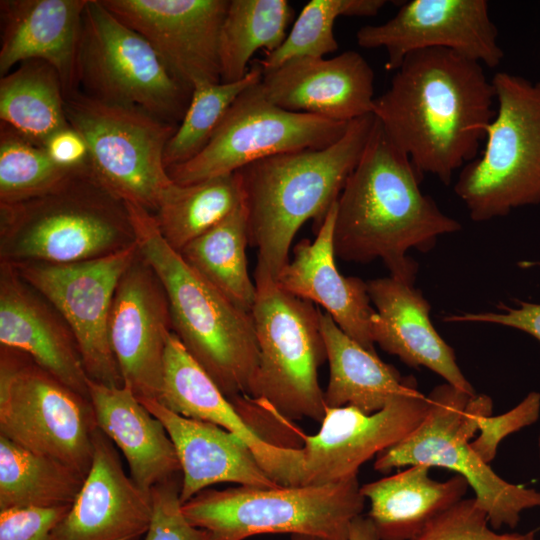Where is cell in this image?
I'll use <instances>...</instances> for the list:
<instances>
[{
  "mask_svg": "<svg viewBox=\"0 0 540 540\" xmlns=\"http://www.w3.org/2000/svg\"><path fill=\"white\" fill-rule=\"evenodd\" d=\"M320 327L329 363V382L324 391L326 407L349 405L370 414L417 387L413 376L402 377L377 353L343 332L326 312L320 313Z\"/></svg>",
  "mask_w": 540,
  "mask_h": 540,
  "instance_id": "cell-29",
  "label": "cell"
},
{
  "mask_svg": "<svg viewBox=\"0 0 540 540\" xmlns=\"http://www.w3.org/2000/svg\"><path fill=\"white\" fill-rule=\"evenodd\" d=\"M348 540H380L370 518L358 516L351 524Z\"/></svg>",
  "mask_w": 540,
  "mask_h": 540,
  "instance_id": "cell-44",
  "label": "cell"
},
{
  "mask_svg": "<svg viewBox=\"0 0 540 540\" xmlns=\"http://www.w3.org/2000/svg\"><path fill=\"white\" fill-rule=\"evenodd\" d=\"M138 254L135 243L114 254L84 262L12 264L20 277L67 323L88 377L109 387L124 386L109 338L112 302L122 275Z\"/></svg>",
  "mask_w": 540,
  "mask_h": 540,
  "instance_id": "cell-14",
  "label": "cell"
},
{
  "mask_svg": "<svg viewBox=\"0 0 540 540\" xmlns=\"http://www.w3.org/2000/svg\"><path fill=\"white\" fill-rule=\"evenodd\" d=\"M336 205L330 209L314 241L304 239L293 248V259L281 270L277 284L284 291L320 305L349 337L376 353L372 338L367 282L342 275L335 263L333 232Z\"/></svg>",
  "mask_w": 540,
  "mask_h": 540,
  "instance_id": "cell-23",
  "label": "cell"
},
{
  "mask_svg": "<svg viewBox=\"0 0 540 540\" xmlns=\"http://www.w3.org/2000/svg\"><path fill=\"white\" fill-rule=\"evenodd\" d=\"M348 124L285 110L265 97L258 81L235 100L197 155L167 171L179 185L231 174L274 155L328 147Z\"/></svg>",
  "mask_w": 540,
  "mask_h": 540,
  "instance_id": "cell-13",
  "label": "cell"
},
{
  "mask_svg": "<svg viewBox=\"0 0 540 540\" xmlns=\"http://www.w3.org/2000/svg\"><path fill=\"white\" fill-rule=\"evenodd\" d=\"M88 0H1L0 76L28 60L58 73L65 97L78 89L77 52Z\"/></svg>",
  "mask_w": 540,
  "mask_h": 540,
  "instance_id": "cell-25",
  "label": "cell"
},
{
  "mask_svg": "<svg viewBox=\"0 0 540 540\" xmlns=\"http://www.w3.org/2000/svg\"><path fill=\"white\" fill-rule=\"evenodd\" d=\"M428 410L429 398L417 387L370 414L349 405L326 407L318 432L304 436V445L298 447L297 486L357 477L366 461L407 437Z\"/></svg>",
  "mask_w": 540,
  "mask_h": 540,
  "instance_id": "cell-15",
  "label": "cell"
},
{
  "mask_svg": "<svg viewBox=\"0 0 540 540\" xmlns=\"http://www.w3.org/2000/svg\"><path fill=\"white\" fill-rule=\"evenodd\" d=\"M491 83L497 109L484 150L454 186L475 222L540 203V82L497 72Z\"/></svg>",
  "mask_w": 540,
  "mask_h": 540,
  "instance_id": "cell-8",
  "label": "cell"
},
{
  "mask_svg": "<svg viewBox=\"0 0 540 540\" xmlns=\"http://www.w3.org/2000/svg\"><path fill=\"white\" fill-rule=\"evenodd\" d=\"M375 121L374 114L357 118L328 147L274 155L239 170L249 245L257 249L254 279L277 281L300 227L309 219L316 231L322 225L357 165Z\"/></svg>",
  "mask_w": 540,
  "mask_h": 540,
  "instance_id": "cell-3",
  "label": "cell"
},
{
  "mask_svg": "<svg viewBox=\"0 0 540 540\" xmlns=\"http://www.w3.org/2000/svg\"><path fill=\"white\" fill-rule=\"evenodd\" d=\"M247 245L248 221L243 203L220 223L188 243L179 254L231 302L251 313L256 285L248 272Z\"/></svg>",
  "mask_w": 540,
  "mask_h": 540,
  "instance_id": "cell-31",
  "label": "cell"
},
{
  "mask_svg": "<svg viewBox=\"0 0 540 540\" xmlns=\"http://www.w3.org/2000/svg\"><path fill=\"white\" fill-rule=\"evenodd\" d=\"M139 401L158 418L170 436L180 465L181 504L211 485L276 487L250 448L234 433L205 421L183 417L154 399Z\"/></svg>",
  "mask_w": 540,
  "mask_h": 540,
  "instance_id": "cell-26",
  "label": "cell"
},
{
  "mask_svg": "<svg viewBox=\"0 0 540 540\" xmlns=\"http://www.w3.org/2000/svg\"><path fill=\"white\" fill-rule=\"evenodd\" d=\"M179 477L151 489L153 517L143 540H210L209 533L192 525L182 512Z\"/></svg>",
  "mask_w": 540,
  "mask_h": 540,
  "instance_id": "cell-39",
  "label": "cell"
},
{
  "mask_svg": "<svg viewBox=\"0 0 540 540\" xmlns=\"http://www.w3.org/2000/svg\"><path fill=\"white\" fill-rule=\"evenodd\" d=\"M0 344L27 354L42 369L90 399L89 377L71 329L7 262H0Z\"/></svg>",
  "mask_w": 540,
  "mask_h": 540,
  "instance_id": "cell-22",
  "label": "cell"
},
{
  "mask_svg": "<svg viewBox=\"0 0 540 540\" xmlns=\"http://www.w3.org/2000/svg\"><path fill=\"white\" fill-rule=\"evenodd\" d=\"M293 10L286 0H229L219 37L220 79H243L253 54L270 53L287 36Z\"/></svg>",
  "mask_w": 540,
  "mask_h": 540,
  "instance_id": "cell-34",
  "label": "cell"
},
{
  "mask_svg": "<svg viewBox=\"0 0 540 540\" xmlns=\"http://www.w3.org/2000/svg\"><path fill=\"white\" fill-rule=\"evenodd\" d=\"M76 76L93 98L137 107L177 126L191 97L151 44L100 0H88L82 15Z\"/></svg>",
  "mask_w": 540,
  "mask_h": 540,
  "instance_id": "cell-11",
  "label": "cell"
},
{
  "mask_svg": "<svg viewBox=\"0 0 540 540\" xmlns=\"http://www.w3.org/2000/svg\"><path fill=\"white\" fill-rule=\"evenodd\" d=\"M86 476L0 435V510L71 505Z\"/></svg>",
  "mask_w": 540,
  "mask_h": 540,
  "instance_id": "cell-32",
  "label": "cell"
},
{
  "mask_svg": "<svg viewBox=\"0 0 540 540\" xmlns=\"http://www.w3.org/2000/svg\"><path fill=\"white\" fill-rule=\"evenodd\" d=\"M261 78L262 70L257 65L236 82H203L195 85L185 114L166 145L165 167L168 169L197 155L208 143L235 100Z\"/></svg>",
  "mask_w": 540,
  "mask_h": 540,
  "instance_id": "cell-35",
  "label": "cell"
},
{
  "mask_svg": "<svg viewBox=\"0 0 540 540\" xmlns=\"http://www.w3.org/2000/svg\"><path fill=\"white\" fill-rule=\"evenodd\" d=\"M428 398L429 410L422 422L402 441L379 453L374 469L387 473L422 464L452 470L473 489L493 529L515 528L524 510L540 507V492L504 480L472 449L480 419L492 414V399L448 383L434 387Z\"/></svg>",
  "mask_w": 540,
  "mask_h": 540,
  "instance_id": "cell-6",
  "label": "cell"
},
{
  "mask_svg": "<svg viewBox=\"0 0 540 540\" xmlns=\"http://www.w3.org/2000/svg\"><path fill=\"white\" fill-rule=\"evenodd\" d=\"M518 307L499 305L503 312L463 313L443 317L445 322L498 324L528 333L540 341V304L517 301Z\"/></svg>",
  "mask_w": 540,
  "mask_h": 540,
  "instance_id": "cell-42",
  "label": "cell"
},
{
  "mask_svg": "<svg viewBox=\"0 0 540 540\" xmlns=\"http://www.w3.org/2000/svg\"><path fill=\"white\" fill-rule=\"evenodd\" d=\"M98 428L121 450L130 477L145 491L179 477L181 465L161 421L126 387L88 380Z\"/></svg>",
  "mask_w": 540,
  "mask_h": 540,
  "instance_id": "cell-27",
  "label": "cell"
},
{
  "mask_svg": "<svg viewBox=\"0 0 540 540\" xmlns=\"http://www.w3.org/2000/svg\"><path fill=\"white\" fill-rule=\"evenodd\" d=\"M495 102L479 62L429 48L404 58L373 114L422 179L432 174L449 185L477 157Z\"/></svg>",
  "mask_w": 540,
  "mask_h": 540,
  "instance_id": "cell-1",
  "label": "cell"
},
{
  "mask_svg": "<svg viewBox=\"0 0 540 540\" xmlns=\"http://www.w3.org/2000/svg\"><path fill=\"white\" fill-rule=\"evenodd\" d=\"M52 160L71 169L90 168L87 145L78 131L71 125L55 132L44 144Z\"/></svg>",
  "mask_w": 540,
  "mask_h": 540,
  "instance_id": "cell-43",
  "label": "cell"
},
{
  "mask_svg": "<svg viewBox=\"0 0 540 540\" xmlns=\"http://www.w3.org/2000/svg\"><path fill=\"white\" fill-rule=\"evenodd\" d=\"M152 517L151 491L127 476L114 443L97 428L91 468L52 540H136Z\"/></svg>",
  "mask_w": 540,
  "mask_h": 540,
  "instance_id": "cell-19",
  "label": "cell"
},
{
  "mask_svg": "<svg viewBox=\"0 0 540 540\" xmlns=\"http://www.w3.org/2000/svg\"><path fill=\"white\" fill-rule=\"evenodd\" d=\"M539 461H540V434L538 437Z\"/></svg>",
  "mask_w": 540,
  "mask_h": 540,
  "instance_id": "cell-47",
  "label": "cell"
},
{
  "mask_svg": "<svg viewBox=\"0 0 540 540\" xmlns=\"http://www.w3.org/2000/svg\"><path fill=\"white\" fill-rule=\"evenodd\" d=\"M65 112L87 145L96 181L123 202L154 214L175 184L165 167L164 152L177 125L79 90L65 97Z\"/></svg>",
  "mask_w": 540,
  "mask_h": 540,
  "instance_id": "cell-10",
  "label": "cell"
},
{
  "mask_svg": "<svg viewBox=\"0 0 540 540\" xmlns=\"http://www.w3.org/2000/svg\"><path fill=\"white\" fill-rule=\"evenodd\" d=\"M384 0H311L296 18L284 42L258 62L262 72L300 57H324L338 49L334 24L342 16H374Z\"/></svg>",
  "mask_w": 540,
  "mask_h": 540,
  "instance_id": "cell-36",
  "label": "cell"
},
{
  "mask_svg": "<svg viewBox=\"0 0 540 540\" xmlns=\"http://www.w3.org/2000/svg\"><path fill=\"white\" fill-rule=\"evenodd\" d=\"M356 40L365 49H385L389 71L429 48L449 49L490 68L504 56L486 0H411L386 22L362 26Z\"/></svg>",
  "mask_w": 540,
  "mask_h": 540,
  "instance_id": "cell-16",
  "label": "cell"
},
{
  "mask_svg": "<svg viewBox=\"0 0 540 540\" xmlns=\"http://www.w3.org/2000/svg\"><path fill=\"white\" fill-rule=\"evenodd\" d=\"M143 36L174 77L192 91L221 82L219 37L229 0H100Z\"/></svg>",
  "mask_w": 540,
  "mask_h": 540,
  "instance_id": "cell-17",
  "label": "cell"
},
{
  "mask_svg": "<svg viewBox=\"0 0 540 540\" xmlns=\"http://www.w3.org/2000/svg\"><path fill=\"white\" fill-rule=\"evenodd\" d=\"M89 169L62 167L52 160L44 147L7 125H0V204L42 196Z\"/></svg>",
  "mask_w": 540,
  "mask_h": 540,
  "instance_id": "cell-37",
  "label": "cell"
},
{
  "mask_svg": "<svg viewBox=\"0 0 540 540\" xmlns=\"http://www.w3.org/2000/svg\"><path fill=\"white\" fill-rule=\"evenodd\" d=\"M421 181L409 157L376 119L337 200L335 255L354 263L380 259L392 277L414 284L418 264L407 252L426 253L440 236L461 230L456 219L421 191Z\"/></svg>",
  "mask_w": 540,
  "mask_h": 540,
  "instance_id": "cell-2",
  "label": "cell"
},
{
  "mask_svg": "<svg viewBox=\"0 0 540 540\" xmlns=\"http://www.w3.org/2000/svg\"><path fill=\"white\" fill-rule=\"evenodd\" d=\"M136 243L125 202L82 171L57 189L0 204V262L72 264Z\"/></svg>",
  "mask_w": 540,
  "mask_h": 540,
  "instance_id": "cell-5",
  "label": "cell"
},
{
  "mask_svg": "<svg viewBox=\"0 0 540 540\" xmlns=\"http://www.w3.org/2000/svg\"><path fill=\"white\" fill-rule=\"evenodd\" d=\"M358 478L315 486L207 488L182 504L194 526L210 540H245L288 533L322 540H348L365 497Z\"/></svg>",
  "mask_w": 540,
  "mask_h": 540,
  "instance_id": "cell-7",
  "label": "cell"
},
{
  "mask_svg": "<svg viewBox=\"0 0 540 540\" xmlns=\"http://www.w3.org/2000/svg\"><path fill=\"white\" fill-rule=\"evenodd\" d=\"M431 467L409 466L361 486L368 517L380 540H411L436 516L463 499L469 487L460 475L447 481L429 476Z\"/></svg>",
  "mask_w": 540,
  "mask_h": 540,
  "instance_id": "cell-28",
  "label": "cell"
},
{
  "mask_svg": "<svg viewBox=\"0 0 540 540\" xmlns=\"http://www.w3.org/2000/svg\"><path fill=\"white\" fill-rule=\"evenodd\" d=\"M290 540H322V539L313 537V536H308V535L296 534V535H291Z\"/></svg>",
  "mask_w": 540,
  "mask_h": 540,
  "instance_id": "cell-45",
  "label": "cell"
},
{
  "mask_svg": "<svg viewBox=\"0 0 540 540\" xmlns=\"http://www.w3.org/2000/svg\"><path fill=\"white\" fill-rule=\"evenodd\" d=\"M251 311L259 347V369L252 398L282 418L321 422L324 391L318 370L327 360L321 310L272 279H254Z\"/></svg>",
  "mask_w": 540,
  "mask_h": 540,
  "instance_id": "cell-9",
  "label": "cell"
},
{
  "mask_svg": "<svg viewBox=\"0 0 540 540\" xmlns=\"http://www.w3.org/2000/svg\"><path fill=\"white\" fill-rule=\"evenodd\" d=\"M518 265L522 268H530L534 266H540V261H522L518 263Z\"/></svg>",
  "mask_w": 540,
  "mask_h": 540,
  "instance_id": "cell-46",
  "label": "cell"
},
{
  "mask_svg": "<svg viewBox=\"0 0 540 540\" xmlns=\"http://www.w3.org/2000/svg\"><path fill=\"white\" fill-rule=\"evenodd\" d=\"M69 506L0 510V540H52V532Z\"/></svg>",
  "mask_w": 540,
  "mask_h": 540,
  "instance_id": "cell-41",
  "label": "cell"
},
{
  "mask_svg": "<svg viewBox=\"0 0 540 540\" xmlns=\"http://www.w3.org/2000/svg\"><path fill=\"white\" fill-rule=\"evenodd\" d=\"M411 540H536L535 531L497 533L475 498L462 499L434 519Z\"/></svg>",
  "mask_w": 540,
  "mask_h": 540,
  "instance_id": "cell-38",
  "label": "cell"
},
{
  "mask_svg": "<svg viewBox=\"0 0 540 540\" xmlns=\"http://www.w3.org/2000/svg\"><path fill=\"white\" fill-rule=\"evenodd\" d=\"M368 294L376 311L372 338L385 352L412 367H425L446 383L476 394L460 370L453 348L434 328L431 306L414 284L392 276L367 282Z\"/></svg>",
  "mask_w": 540,
  "mask_h": 540,
  "instance_id": "cell-24",
  "label": "cell"
},
{
  "mask_svg": "<svg viewBox=\"0 0 540 540\" xmlns=\"http://www.w3.org/2000/svg\"><path fill=\"white\" fill-rule=\"evenodd\" d=\"M158 401L183 417L210 422L234 433L250 448L274 482L281 486L290 485L297 465L296 448L277 444L261 435L194 360L173 331L165 349Z\"/></svg>",
  "mask_w": 540,
  "mask_h": 540,
  "instance_id": "cell-21",
  "label": "cell"
},
{
  "mask_svg": "<svg viewBox=\"0 0 540 540\" xmlns=\"http://www.w3.org/2000/svg\"><path fill=\"white\" fill-rule=\"evenodd\" d=\"M539 416L540 393L532 391L511 410L482 417L478 424L479 436L471 441V447L485 463L490 464L504 438L532 425Z\"/></svg>",
  "mask_w": 540,
  "mask_h": 540,
  "instance_id": "cell-40",
  "label": "cell"
},
{
  "mask_svg": "<svg viewBox=\"0 0 540 540\" xmlns=\"http://www.w3.org/2000/svg\"><path fill=\"white\" fill-rule=\"evenodd\" d=\"M140 256L161 281L172 331L231 401L252 398L259 347L251 313L194 271L161 235L154 215L126 203Z\"/></svg>",
  "mask_w": 540,
  "mask_h": 540,
  "instance_id": "cell-4",
  "label": "cell"
},
{
  "mask_svg": "<svg viewBox=\"0 0 540 540\" xmlns=\"http://www.w3.org/2000/svg\"><path fill=\"white\" fill-rule=\"evenodd\" d=\"M0 119L29 141L44 147L70 124L57 71L42 60H28L0 78Z\"/></svg>",
  "mask_w": 540,
  "mask_h": 540,
  "instance_id": "cell-30",
  "label": "cell"
},
{
  "mask_svg": "<svg viewBox=\"0 0 540 540\" xmlns=\"http://www.w3.org/2000/svg\"><path fill=\"white\" fill-rule=\"evenodd\" d=\"M243 203L237 171L188 185L175 183L153 215L165 241L180 252Z\"/></svg>",
  "mask_w": 540,
  "mask_h": 540,
  "instance_id": "cell-33",
  "label": "cell"
},
{
  "mask_svg": "<svg viewBox=\"0 0 540 540\" xmlns=\"http://www.w3.org/2000/svg\"><path fill=\"white\" fill-rule=\"evenodd\" d=\"M98 428L91 400L38 366L27 354L0 349V435L86 476Z\"/></svg>",
  "mask_w": 540,
  "mask_h": 540,
  "instance_id": "cell-12",
  "label": "cell"
},
{
  "mask_svg": "<svg viewBox=\"0 0 540 540\" xmlns=\"http://www.w3.org/2000/svg\"><path fill=\"white\" fill-rule=\"evenodd\" d=\"M260 87L273 104L339 122L373 114L374 72L348 50L333 58L300 57L262 72Z\"/></svg>",
  "mask_w": 540,
  "mask_h": 540,
  "instance_id": "cell-20",
  "label": "cell"
},
{
  "mask_svg": "<svg viewBox=\"0 0 540 540\" xmlns=\"http://www.w3.org/2000/svg\"><path fill=\"white\" fill-rule=\"evenodd\" d=\"M171 333L165 289L138 254L118 283L109 319L110 344L124 387L138 399L159 400Z\"/></svg>",
  "mask_w": 540,
  "mask_h": 540,
  "instance_id": "cell-18",
  "label": "cell"
}]
</instances>
